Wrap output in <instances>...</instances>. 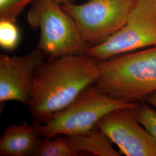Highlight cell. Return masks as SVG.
Instances as JSON below:
<instances>
[{"mask_svg":"<svg viewBox=\"0 0 156 156\" xmlns=\"http://www.w3.org/2000/svg\"><path fill=\"white\" fill-rule=\"evenodd\" d=\"M20 34L15 22L0 19V46L5 50H13L17 46Z\"/></svg>","mask_w":156,"mask_h":156,"instance_id":"4fadbf2b","label":"cell"},{"mask_svg":"<svg viewBox=\"0 0 156 156\" xmlns=\"http://www.w3.org/2000/svg\"><path fill=\"white\" fill-rule=\"evenodd\" d=\"M134 108L108 113L97 127L127 156H156V142L138 122Z\"/></svg>","mask_w":156,"mask_h":156,"instance_id":"52a82bcc","label":"cell"},{"mask_svg":"<svg viewBox=\"0 0 156 156\" xmlns=\"http://www.w3.org/2000/svg\"><path fill=\"white\" fill-rule=\"evenodd\" d=\"M133 2L134 0H90L83 4L68 2L62 6L91 47L102 43L123 27Z\"/></svg>","mask_w":156,"mask_h":156,"instance_id":"8992f818","label":"cell"},{"mask_svg":"<svg viewBox=\"0 0 156 156\" xmlns=\"http://www.w3.org/2000/svg\"><path fill=\"white\" fill-rule=\"evenodd\" d=\"M80 153L73 150L67 136L41 139L34 156H78Z\"/></svg>","mask_w":156,"mask_h":156,"instance_id":"8fae6325","label":"cell"},{"mask_svg":"<svg viewBox=\"0 0 156 156\" xmlns=\"http://www.w3.org/2000/svg\"><path fill=\"white\" fill-rule=\"evenodd\" d=\"M140 124L156 142V111L145 101L140 102L134 109Z\"/></svg>","mask_w":156,"mask_h":156,"instance_id":"7c38bea8","label":"cell"},{"mask_svg":"<svg viewBox=\"0 0 156 156\" xmlns=\"http://www.w3.org/2000/svg\"><path fill=\"white\" fill-rule=\"evenodd\" d=\"M99 64L95 86L113 98L140 102L156 91V46L115 56Z\"/></svg>","mask_w":156,"mask_h":156,"instance_id":"7a4b0ae2","label":"cell"},{"mask_svg":"<svg viewBox=\"0 0 156 156\" xmlns=\"http://www.w3.org/2000/svg\"><path fill=\"white\" fill-rule=\"evenodd\" d=\"M50 1H55L56 2H58L59 4H66V3H68V2H71V1L72 0H50Z\"/></svg>","mask_w":156,"mask_h":156,"instance_id":"2e32d148","label":"cell"},{"mask_svg":"<svg viewBox=\"0 0 156 156\" xmlns=\"http://www.w3.org/2000/svg\"><path fill=\"white\" fill-rule=\"evenodd\" d=\"M41 139L35 126L27 122L21 124H11L0 140V155L34 156Z\"/></svg>","mask_w":156,"mask_h":156,"instance_id":"9c48e42d","label":"cell"},{"mask_svg":"<svg viewBox=\"0 0 156 156\" xmlns=\"http://www.w3.org/2000/svg\"><path fill=\"white\" fill-rule=\"evenodd\" d=\"M74 151L83 155L90 153L97 156H120L112 142L97 126L89 132L77 135L67 136Z\"/></svg>","mask_w":156,"mask_h":156,"instance_id":"30bf717a","label":"cell"},{"mask_svg":"<svg viewBox=\"0 0 156 156\" xmlns=\"http://www.w3.org/2000/svg\"><path fill=\"white\" fill-rule=\"evenodd\" d=\"M139 102H126L113 98L95 86H90L69 106L53 115L45 123L34 125L41 137L73 136L95 128L101 119L117 109L134 108Z\"/></svg>","mask_w":156,"mask_h":156,"instance_id":"3957f363","label":"cell"},{"mask_svg":"<svg viewBox=\"0 0 156 156\" xmlns=\"http://www.w3.org/2000/svg\"><path fill=\"white\" fill-rule=\"evenodd\" d=\"M156 46V0H134L122 28L86 54L98 62Z\"/></svg>","mask_w":156,"mask_h":156,"instance_id":"5b68a950","label":"cell"},{"mask_svg":"<svg viewBox=\"0 0 156 156\" xmlns=\"http://www.w3.org/2000/svg\"><path fill=\"white\" fill-rule=\"evenodd\" d=\"M60 4L50 0H36L28 12L30 26L41 31L38 48L49 58L86 54L90 45L72 17Z\"/></svg>","mask_w":156,"mask_h":156,"instance_id":"277c9868","label":"cell"},{"mask_svg":"<svg viewBox=\"0 0 156 156\" xmlns=\"http://www.w3.org/2000/svg\"><path fill=\"white\" fill-rule=\"evenodd\" d=\"M144 101L156 108V91L149 95Z\"/></svg>","mask_w":156,"mask_h":156,"instance_id":"9a60e30c","label":"cell"},{"mask_svg":"<svg viewBox=\"0 0 156 156\" xmlns=\"http://www.w3.org/2000/svg\"><path fill=\"white\" fill-rule=\"evenodd\" d=\"M44 55L37 47L22 56H0V101L28 105L34 79Z\"/></svg>","mask_w":156,"mask_h":156,"instance_id":"ba28073f","label":"cell"},{"mask_svg":"<svg viewBox=\"0 0 156 156\" xmlns=\"http://www.w3.org/2000/svg\"><path fill=\"white\" fill-rule=\"evenodd\" d=\"M36 0H0V19L15 22L26 6Z\"/></svg>","mask_w":156,"mask_h":156,"instance_id":"5bb4252c","label":"cell"},{"mask_svg":"<svg viewBox=\"0 0 156 156\" xmlns=\"http://www.w3.org/2000/svg\"><path fill=\"white\" fill-rule=\"evenodd\" d=\"M100 75L99 62L86 54L49 58L34 79L28 105L37 124L48 121L69 106Z\"/></svg>","mask_w":156,"mask_h":156,"instance_id":"6da1fadb","label":"cell"}]
</instances>
